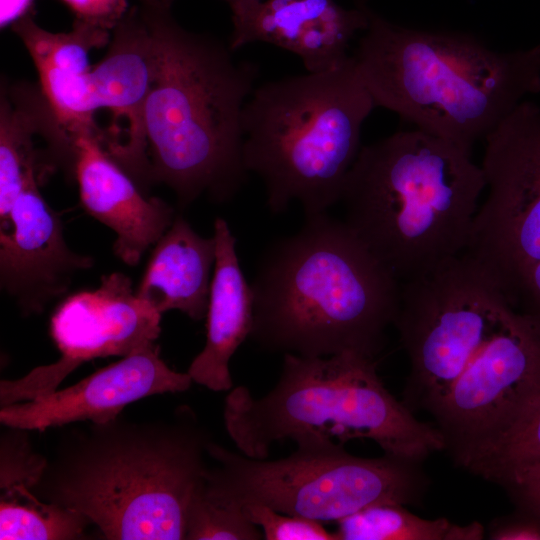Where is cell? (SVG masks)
Segmentation results:
<instances>
[{"label": "cell", "mask_w": 540, "mask_h": 540, "mask_svg": "<svg viewBox=\"0 0 540 540\" xmlns=\"http://www.w3.org/2000/svg\"><path fill=\"white\" fill-rule=\"evenodd\" d=\"M210 441L188 407L171 421L92 423L60 442L33 492L81 513L106 539H185Z\"/></svg>", "instance_id": "cell-3"}, {"label": "cell", "mask_w": 540, "mask_h": 540, "mask_svg": "<svg viewBox=\"0 0 540 540\" xmlns=\"http://www.w3.org/2000/svg\"><path fill=\"white\" fill-rule=\"evenodd\" d=\"M50 140L77 153L76 138L61 123L40 84L8 82L0 90V230L8 225L12 207L22 191L27 171L44 176L57 166L36 147Z\"/></svg>", "instance_id": "cell-19"}, {"label": "cell", "mask_w": 540, "mask_h": 540, "mask_svg": "<svg viewBox=\"0 0 540 540\" xmlns=\"http://www.w3.org/2000/svg\"><path fill=\"white\" fill-rule=\"evenodd\" d=\"M352 1H353L354 6H357V7H365V6H367L366 5L367 0H352Z\"/></svg>", "instance_id": "cell-31"}, {"label": "cell", "mask_w": 540, "mask_h": 540, "mask_svg": "<svg viewBox=\"0 0 540 540\" xmlns=\"http://www.w3.org/2000/svg\"><path fill=\"white\" fill-rule=\"evenodd\" d=\"M175 0H152L157 66L144 111L143 186L162 183L180 207L233 198L246 182L242 114L258 67L228 44L184 28Z\"/></svg>", "instance_id": "cell-2"}, {"label": "cell", "mask_w": 540, "mask_h": 540, "mask_svg": "<svg viewBox=\"0 0 540 540\" xmlns=\"http://www.w3.org/2000/svg\"><path fill=\"white\" fill-rule=\"evenodd\" d=\"M44 176L27 171L6 228L0 230V286L23 315L42 313L94 260L67 245L59 215L42 196Z\"/></svg>", "instance_id": "cell-14"}, {"label": "cell", "mask_w": 540, "mask_h": 540, "mask_svg": "<svg viewBox=\"0 0 540 540\" xmlns=\"http://www.w3.org/2000/svg\"><path fill=\"white\" fill-rule=\"evenodd\" d=\"M472 257L495 279L512 308L540 326V140L502 174Z\"/></svg>", "instance_id": "cell-13"}, {"label": "cell", "mask_w": 540, "mask_h": 540, "mask_svg": "<svg viewBox=\"0 0 540 540\" xmlns=\"http://www.w3.org/2000/svg\"><path fill=\"white\" fill-rule=\"evenodd\" d=\"M216 261L214 237H203L180 215L155 243L136 292L159 313L206 317Z\"/></svg>", "instance_id": "cell-20"}, {"label": "cell", "mask_w": 540, "mask_h": 540, "mask_svg": "<svg viewBox=\"0 0 540 540\" xmlns=\"http://www.w3.org/2000/svg\"><path fill=\"white\" fill-rule=\"evenodd\" d=\"M0 441V488L9 494L31 490L39 483L48 458L36 453L29 442L28 431L8 427Z\"/></svg>", "instance_id": "cell-24"}, {"label": "cell", "mask_w": 540, "mask_h": 540, "mask_svg": "<svg viewBox=\"0 0 540 540\" xmlns=\"http://www.w3.org/2000/svg\"><path fill=\"white\" fill-rule=\"evenodd\" d=\"M89 524L81 513L44 501L31 490L1 495V540L79 539Z\"/></svg>", "instance_id": "cell-22"}, {"label": "cell", "mask_w": 540, "mask_h": 540, "mask_svg": "<svg viewBox=\"0 0 540 540\" xmlns=\"http://www.w3.org/2000/svg\"><path fill=\"white\" fill-rule=\"evenodd\" d=\"M216 261L206 314V340L187 373L193 382L215 392L233 387L230 360L249 338L253 324V295L236 252V238L225 219L214 221Z\"/></svg>", "instance_id": "cell-18"}, {"label": "cell", "mask_w": 540, "mask_h": 540, "mask_svg": "<svg viewBox=\"0 0 540 540\" xmlns=\"http://www.w3.org/2000/svg\"><path fill=\"white\" fill-rule=\"evenodd\" d=\"M224 1L229 5L230 9L233 10L237 7H240L249 3H253V2H257L260 0H224Z\"/></svg>", "instance_id": "cell-30"}, {"label": "cell", "mask_w": 540, "mask_h": 540, "mask_svg": "<svg viewBox=\"0 0 540 540\" xmlns=\"http://www.w3.org/2000/svg\"><path fill=\"white\" fill-rule=\"evenodd\" d=\"M192 382L187 372L174 371L162 360L154 342L72 386L2 406L0 421L6 427L29 431L81 421L106 423L129 403L155 394L184 392Z\"/></svg>", "instance_id": "cell-15"}, {"label": "cell", "mask_w": 540, "mask_h": 540, "mask_svg": "<svg viewBox=\"0 0 540 540\" xmlns=\"http://www.w3.org/2000/svg\"><path fill=\"white\" fill-rule=\"evenodd\" d=\"M351 56L376 107L469 151L540 92V43L497 51L469 35L403 27L373 11Z\"/></svg>", "instance_id": "cell-5"}, {"label": "cell", "mask_w": 540, "mask_h": 540, "mask_svg": "<svg viewBox=\"0 0 540 540\" xmlns=\"http://www.w3.org/2000/svg\"><path fill=\"white\" fill-rule=\"evenodd\" d=\"M517 509L540 520V474L515 491L511 496Z\"/></svg>", "instance_id": "cell-28"}, {"label": "cell", "mask_w": 540, "mask_h": 540, "mask_svg": "<svg viewBox=\"0 0 540 540\" xmlns=\"http://www.w3.org/2000/svg\"><path fill=\"white\" fill-rule=\"evenodd\" d=\"M157 59L152 0H134L113 29L107 53L83 75L78 88L85 125L97 128L96 113H110L101 145L139 187L144 175V111Z\"/></svg>", "instance_id": "cell-11"}, {"label": "cell", "mask_w": 540, "mask_h": 540, "mask_svg": "<svg viewBox=\"0 0 540 540\" xmlns=\"http://www.w3.org/2000/svg\"><path fill=\"white\" fill-rule=\"evenodd\" d=\"M161 315L138 296L127 275L102 276L96 289L70 295L58 305L50 333L61 357L19 378L17 392L26 400L49 394L86 361L124 357L156 342Z\"/></svg>", "instance_id": "cell-12"}, {"label": "cell", "mask_w": 540, "mask_h": 540, "mask_svg": "<svg viewBox=\"0 0 540 540\" xmlns=\"http://www.w3.org/2000/svg\"><path fill=\"white\" fill-rule=\"evenodd\" d=\"M198 489L208 499L242 507L257 503L321 523L341 519L376 503L415 504L427 478L420 462L384 454L351 455L343 446L297 447L277 460L254 459L213 441Z\"/></svg>", "instance_id": "cell-8"}, {"label": "cell", "mask_w": 540, "mask_h": 540, "mask_svg": "<svg viewBox=\"0 0 540 540\" xmlns=\"http://www.w3.org/2000/svg\"><path fill=\"white\" fill-rule=\"evenodd\" d=\"M371 12L337 0H260L231 10L228 45L272 44L297 55L307 72L329 71L349 59V44L367 29Z\"/></svg>", "instance_id": "cell-16"}, {"label": "cell", "mask_w": 540, "mask_h": 540, "mask_svg": "<svg viewBox=\"0 0 540 540\" xmlns=\"http://www.w3.org/2000/svg\"><path fill=\"white\" fill-rule=\"evenodd\" d=\"M242 510L248 520L262 529L266 540H338L335 531H328L315 520L257 503L244 504Z\"/></svg>", "instance_id": "cell-25"}, {"label": "cell", "mask_w": 540, "mask_h": 540, "mask_svg": "<svg viewBox=\"0 0 540 540\" xmlns=\"http://www.w3.org/2000/svg\"><path fill=\"white\" fill-rule=\"evenodd\" d=\"M338 540H479L484 528L478 522L451 523L444 518L424 519L399 503H376L337 522Z\"/></svg>", "instance_id": "cell-21"}, {"label": "cell", "mask_w": 540, "mask_h": 540, "mask_svg": "<svg viewBox=\"0 0 540 540\" xmlns=\"http://www.w3.org/2000/svg\"><path fill=\"white\" fill-rule=\"evenodd\" d=\"M79 20L113 31L129 8L128 0H62Z\"/></svg>", "instance_id": "cell-26"}, {"label": "cell", "mask_w": 540, "mask_h": 540, "mask_svg": "<svg viewBox=\"0 0 540 540\" xmlns=\"http://www.w3.org/2000/svg\"><path fill=\"white\" fill-rule=\"evenodd\" d=\"M258 528L247 519L242 507L224 505L206 498L197 484L186 512L185 539H263V534Z\"/></svg>", "instance_id": "cell-23"}, {"label": "cell", "mask_w": 540, "mask_h": 540, "mask_svg": "<svg viewBox=\"0 0 540 540\" xmlns=\"http://www.w3.org/2000/svg\"><path fill=\"white\" fill-rule=\"evenodd\" d=\"M540 386V326L517 311L429 411L457 464L493 439Z\"/></svg>", "instance_id": "cell-10"}, {"label": "cell", "mask_w": 540, "mask_h": 540, "mask_svg": "<svg viewBox=\"0 0 540 540\" xmlns=\"http://www.w3.org/2000/svg\"><path fill=\"white\" fill-rule=\"evenodd\" d=\"M375 107L351 55L329 71L256 86L242 114L243 162L263 182L269 210L295 201L314 215L339 202Z\"/></svg>", "instance_id": "cell-7"}, {"label": "cell", "mask_w": 540, "mask_h": 540, "mask_svg": "<svg viewBox=\"0 0 540 540\" xmlns=\"http://www.w3.org/2000/svg\"><path fill=\"white\" fill-rule=\"evenodd\" d=\"M485 188L471 151L416 128L362 146L339 201L345 224L403 283L465 251Z\"/></svg>", "instance_id": "cell-4"}, {"label": "cell", "mask_w": 540, "mask_h": 540, "mask_svg": "<svg viewBox=\"0 0 540 540\" xmlns=\"http://www.w3.org/2000/svg\"><path fill=\"white\" fill-rule=\"evenodd\" d=\"M515 312L465 253L401 283L393 325L410 361L402 402L430 411Z\"/></svg>", "instance_id": "cell-9"}, {"label": "cell", "mask_w": 540, "mask_h": 540, "mask_svg": "<svg viewBox=\"0 0 540 540\" xmlns=\"http://www.w3.org/2000/svg\"><path fill=\"white\" fill-rule=\"evenodd\" d=\"M35 0H0V27L12 26L15 22L35 12Z\"/></svg>", "instance_id": "cell-29"}, {"label": "cell", "mask_w": 540, "mask_h": 540, "mask_svg": "<svg viewBox=\"0 0 540 540\" xmlns=\"http://www.w3.org/2000/svg\"><path fill=\"white\" fill-rule=\"evenodd\" d=\"M223 419L239 451L266 459L274 443L302 448L374 441L384 454L422 462L445 448L437 427L418 420L384 386L374 358L354 352L304 357L284 354L277 384L261 398L237 386L225 398Z\"/></svg>", "instance_id": "cell-6"}, {"label": "cell", "mask_w": 540, "mask_h": 540, "mask_svg": "<svg viewBox=\"0 0 540 540\" xmlns=\"http://www.w3.org/2000/svg\"><path fill=\"white\" fill-rule=\"evenodd\" d=\"M251 341L263 350L374 358L394 324L400 281L344 221L306 215L262 253L253 282Z\"/></svg>", "instance_id": "cell-1"}, {"label": "cell", "mask_w": 540, "mask_h": 540, "mask_svg": "<svg viewBox=\"0 0 540 540\" xmlns=\"http://www.w3.org/2000/svg\"><path fill=\"white\" fill-rule=\"evenodd\" d=\"M75 137L74 176L82 206L115 233V255L128 265H137L170 227L174 210L159 198L146 197L94 135L83 132Z\"/></svg>", "instance_id": "cell-17"}, {"label": "cell", "mask_w": 540, "mask_h": 540, "mask_svg": "<svg viewBox=\"0 0 540 540\" xmlns=\"http://www.w3.org/2000/svg\"><path fill=\"white\" fill-rule=\"evenodd\" d=\"M489 536L495 540H540V520L517 509L514 514L496 520Z\"/></svg>", "instance_id": "cell-27"}]
</instances>
